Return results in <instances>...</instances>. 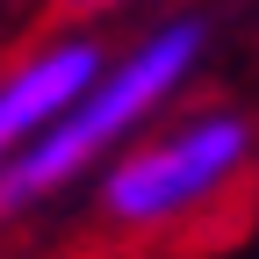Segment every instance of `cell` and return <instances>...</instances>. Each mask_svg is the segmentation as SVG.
<instances>
[{
	"label": "cell",
	"instance_id": "1",
	"mask_svg": "<svg viewBox=\"0 0 259 259\" xmlns=\"http://www.w3.org/2000/svg\"><path fill=\"white\" fill-rule=\"evenodd\" d=\"M202 36H209L202 22H166V29H151L130 58L101 65V79H94L22 158L0 166V216H15L29 202H44V194H58L65 180H79L101 151H115L137 122H151L158 108H166V94L194 72Z\"/></svg>",
	"mask_w": 259,
	"mask_h": 259
},
{
	"label": "cell",
	"instance_id": "2",
	"mask_svg": "<svg viewBox=\"0 0 259 259\" xmlns=\"http://www.w3.org/2000/svg\"><path fill=\"white\" fill-rule=\"evenodd\" d=\"M252 122L238 108H202L122 151L101 180V223L122 238H180L231 202L252 173Z\"/></svg>",
	"mask_w": 259,
	"mask_h": 259
},
{
	"label": "cell",
	"instance_id": "3",
	"mask_svg": "<svg viewBox=\"0 0 259 259\" xmlns=\"http://www.w3.org/2000/svg\"><path fill=\"white\" fill-rule=\"evenodd\" d=\"M94 79H101V51H94L87 36L22 58L15 72L0 79V166H8V158H22V151L36 144V137L79 101L87 87H94Z\"/></svg>",
	"mask_w": 259,
	"mask_h": 259
},
{
	"label": "cell",
	"instance_id": "4",
	"mask_svg": "<svg viewBox=\"0 0 259 259\" xmlns=\"http://www.w3.org/2000/svg\"><path fill=\"white\" fill-rule=\"evenodd\" d=\"M65 8H115V0H65Z\"/></svg>",
	"mask_w": 259,
	"mask_h": 259
}]
</instances>
